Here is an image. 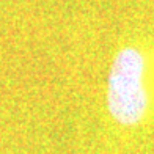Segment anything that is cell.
<instances>
[{"mask_svg": "<svg viewBox=\"0 0 154 154\" xmlns=\"http://www.w3.org/2000/svg\"><path fill=\"white\" fill-rule=\"evenodd\" d=\"M107 110L120 126L135 128L151 107L149 63L138 46H123L115 54L107 77Z\"/></svg>", "mask_w": 154, "mask_h": 154, "instance_id": "cell-1", "label": "cell"}]
</instances>
